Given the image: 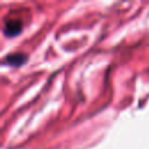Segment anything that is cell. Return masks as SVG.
Returning <instances> with one entry per match:
<instances>
[{
  "mask_svg": "<svg viewBox=\"0 0 149 149\" xmlns=\"http://www.w3.org/2000/svg\"><path fill=\"white\" fill-rule=\"evenodd\" d=\"M22 30V21L19 20V19H15V20H7L5 22V26H3V34L7 36V37H13V36H16L21 33Z\"/></svg>",
  "mask_w": 149,
  "mask_h": 149,
  "instance_id": "1",
  "label": "cell"
},
{
  "mask_svg": "<svg viewBox=\"0 0 149 149\" xmlns=\"http://www.w3.org/2000/svg\"><path fill=\"white\" fill-rule=\"evenodd\" d=\"M27 61V56L24 54H19V52H15V54H9L5 57L3 59V63L5 64H8V65H21L23 64L24 62Z\"/></svg>",
  "mask_w": 149,
  "mask_h": 149,
  "instance_id": "2",
  "label": "cell"
}]
</instances>
